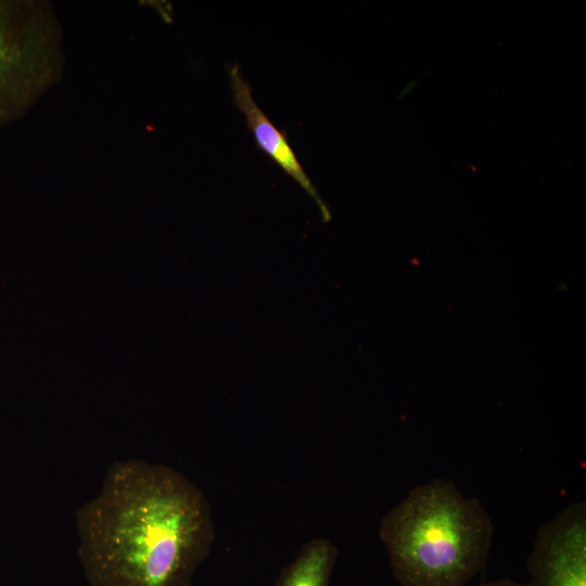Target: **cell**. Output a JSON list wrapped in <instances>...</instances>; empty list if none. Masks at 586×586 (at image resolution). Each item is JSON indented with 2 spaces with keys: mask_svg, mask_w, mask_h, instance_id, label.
I'll list each match as a JSON object with an SVG mask.
<instances>
[{
  "mask_svg": "<svg viewBox=\"0 0 586 586\" xmlns=\"http://www.w3.org/2000/svg\"><path fill=\"white\" fill-rule=\"evenodd\" d=\"M76 525L90 586H191L215 540L203 492L175 469L139 459L107 469Z\"/></svg>",
  "mask_w": 586,
  "mask_h": 586,
  "instance_id": "obj_1",
  "label": "cell"
},
{
  "mask_svg": "<svg viewBox=\"0 0 586 586\" xmlns=\"http://www.w3.org/2000/svg\"><path fill=\"white\" fill-rule=\"evenodd\" d=\"M379 536L402 586H469L486 565L494 525L479 499L437 477L395 505Z\"/></svg>",
  "mask_w": 586,
  "mask_h": 586,
  "instance_id": "obj_2",
  "label": "cell"
},
{
  "mask_svg": "<svg viewBox=\"0 0 586 586\" xmlns=\"http://www.w3.org/2000/svg\"><path fill=\"white\" fill-rule=\"evenodd\" d=\"M62 28L43 0H0V128L21 119L62 76Z\"/></svg>",
  "mask_w": 586,
  "mask_h": 586,
  "instance_id": "obj_3",
  "label": "cell"
},
{
  "mask_svg": "<svg viewBox=\"0 0 586 586\" xmlns=\"http://www.w3.org/2000/svg\"><path fill=\"white\" fill-rule=\"evenodd\" d=\"M526 568L531 586H586V504L574 501L536 532Z\"/></svg>",
  "mask_w": 586,
  "mask_h": 586,
  "instance_id": "obj_4",
  "label": "cell"
},
{
  "mask_svg": "<svg viewBox=\"0 0 586 586\" xmlns=\"http://www.w3.org/2000/svg\"><path fill=\"white\" fill-rule=\"evenodd\" d=\"M228 72L233 103L243 113L257 146L308 193L318 205L323 220L329 221L331 213L301 165L285 133L279 130L256 104L252 89L239 66L230 65Z\"/></svg>",
  "mask_w": 586,
  "mask_h": 586,
  "instance_id": "obj_5",
  "label": "cell"
},
{
  "mask_svg": "<svg viewBox=\"0 0 586 586\" xmlns=\"http://www.w3.org/2000/svg\"><path fill=\"white\" fill-rule=\"evenodd\" d=\"M336 557L337 550L331 540L311 539L282 569L276 586H329Z\"/></svg>",
  "mask_w": 586,
  "mask_h": 586,
  "instance_id": "obj_6",
  "label": "cell"
},
{
  "mask_svg": "<svg viewBox=\"0 0 586 586\" xmlns=\"http://www.w3.org/2000/svg\"><path fill=\"white\" fill-rule=\"evenodd\" d=\"M474 586H531L530 583H518L515 581H512V579H498V581H493V582H488V583H482V584H479V585H474Z\"/></svg>",
  "mask_w": 586,
  "mask_h": 586,
  "instance_id": "obj_7",
  "label": "cell"
}]
</instances>
